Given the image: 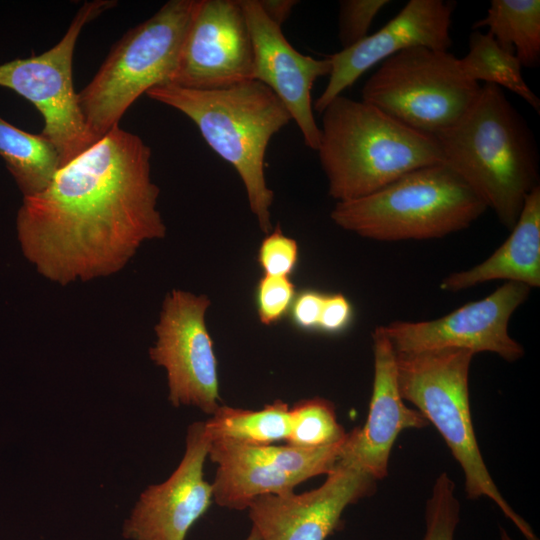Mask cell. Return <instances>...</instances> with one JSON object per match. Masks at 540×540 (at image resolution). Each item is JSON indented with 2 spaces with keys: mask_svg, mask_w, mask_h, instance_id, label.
Returning a JSON list of instances; mask_svg holds the SVG:
<instances>
[{
  "mask_svg": "<svg viewBox=\"0 0 540 540\" xmlns=\"http://www.w3.org/2000/svg\"><path fill=\"white\" fill-rule=\"evenodd\" d=\"M246 540H261L257 531L252 527L249 535L247 536Z\"/></svg>",
  "mask_w": 540,
  "mask_h": 540,
  "instance_id": "32",
  "label": "cell"
},
{
  "mask_svg": "<svg viewBox=\"0 0 540 540\" xmlns=\"http://www.w3.org/2000/svg\"><path fill=\"white\" fill-rule=\"evenodd\" d=\"M0 156L24 197L43 191L60 168L56 150L41 134L21 130L2 117Z\"/></svg>",
  "mask_w": 540,
  "mask_h": 540,
  "instance_id": "21",
  "label": "cell"
},
{
  "mask_svg": "<svg viewBox=\"0 0 540 540\" xmlns=\"http://www.w3.org/2000/svg\"><path fill=\"white\" fill-rule=\"evenodd\" d=\"M395 355L401 397L416 406L445 440L462 468L467 497L491 499L526 540H538L499 492L477 444L468 390L475 354L465 349H441Z\"/></svg>",
  "mask_w": 540,
  "mask_h": 540,
  "instance_id": "6",
  "label": "cell"
},
{
  "mask_svg": "<svg viewBox=\"0 0 540 540\" xmlns=\"http://www.w3.org/2000/svg\"><path fill=\"white\" fill-rule=\"evenodd\" d=\"M346 435L331 401L315 397L300 400L290 407L288 445L317 448L337 443Z\"/></svg>",
  "mask_w": 540,
  "mask_h": 540,
  "instance_id": "24",
  "label": "cell"
},
{
  "mask_svg": "<svg viewBox=\"0 0 540 540\" xmlns=\"http://www.w3.org/2000/svg\"><path fill=\"white\" fill-rule=\"evenodd\" d=\"M480 90L453 54L412 47L382 62L364 84L362 101L412 129L436 135L466 113Z\"/></svg>",
  "mask_w": 540,
  "mask_h": 540,
  "instance_id": "8",
  "label": "cell"
},
{
  "mask_svg": "<svg viewBox=\"0 0 540 540\" xmlns=\"http://www.w3.org/2000/svg\"><path fill=\"white\" fill-rule=\"evenodd\" d=\"M346 438L317 448L211 440L208 457L217 465L211 484L213 500L221 507L241 511L260 496L293 493L302 482L327 475L335 467Z\"/></svg>",
  "mask_w": 540,
  "mask_h": 540,
  "instance_id": "10",
  "label": "cell"
},
{
  "mask_svg": "<svg viewBox=\"0 0 540 540\" xmlns=\"http://www.w3.org/2000/svg\"><path fill=\"white\" fill-rule=\"evenodd\" d=\"M210 443L204 421L188 426L181 461L165 481L141 492L123 522L124 539L185 540L213 500L212 486L204 479Z\"/></svg>",
  "mask_w": 540,
  "mask_h": 540,
  "instance_id": "14",
  "label": "cell"
},
{
  "mask_svg": "<svg viewBox=\"0 0 540 540\" xmlns=\"http://www.w3.org/2000/svg\"><path fill=\"white\" fill-rule=\"evenodd\" d=\"M146 95L195 123L209 147L235 168L260 229L270 233L274 194L266 183L265 154L272 137L292 120L274 92L252 79L212 90L165 83Z\"/></svg>",
  "mask_w": 540,
  "mask_h": 540,
  "instance_id": "4",
  "label": "cell"
},
{
  "mask_svg": "<svg viewBox=\"0 0 540 540\" xmlns=\"http://www.w3.org/2000/svg\"><path fill=\"white\" fill-rule=\"evenodd\" d=\"M444 162L512 229L538 186V153L527 124L493 84L453 125L434 135Z\"/></svg>",
  "mask_w": 540,
  "mask_h": 540,
  "instance_id": "2",
  "label": "cell"
},
{
  "mask_svg": "<svg viewBox=\"0 0 540 540\" xmlns=\"http://www.w3.org/2000/svg\"><path fill=\"white\" fill-rule=\"evenodd\" d=\"M254 55L239 0H195L171 83L212 90L253 79Z\"/></svg>",
  "mask_w": 540,
  "mask_h": 540,
  "instance_id": "13",
  "label": "cell"
},
{
  "mask_svg": "<svg viewBox=\"0 0 540 540\" xmlns=\"http://www.w3.org/2000/svg\"><path fill=\"white\" fill-rule=\"evenodd\" d=\"M531 288L505 282L483 299L469 302L453 312L429 321H393L379 328L396 353L441 349L491 352L508 362L521 359L523 346L513 339L508 324Z\"/></svg>",
  "mask_w": 540,
  "mask_h": 540,
  "instance_id": "12",
  "label": "cell"
},
{
  "mask_svg": "<svg viewBox=\"0 0 540 540\" xmlns=\"http://www.w3.org/2000/svg\"><path fill=\"white\" fill-rule=\"evenodd\" d=\"M376 480L340 458L317 488L301 494L263 495L248 507L261 540H325L344 510L375 491Z\"/></svg>",
  "mask_w": 540,
  "mask_h": 540,
  "instance_id": "15",
  "label": "cell"
},
{
  "mask_svg": "<svg viewBox=\"0 0 540 540\" xmlns=\"http://www.w3.org/2000/svg\"><path fill=\"white\" fill-rule=\"evenodd\" d=\"M211 304L204 295L173 289L163 301L150 359L165 369L168 400L212 415L221 405L217 359L205 323Z\"/></svg>",
  "mask_w": 540,
  "mask_h": 540,
  "instance_id": "11",
  "label": "cell"
},
{
  "mask_svg": "<svg viewBox=\"0 0 540 540\" xmlns=\"http://www.w3.org/2000/svg\"><path fill=\"white\" fill-rule=\"evenodd\" d=\"M500 539L501 540H513L509 534L507 533L506 530H504L503 528H500Z\"/></svg>",
  "mask_w": 540,
  "mask_h": 540,
  "instance_id": "33",
  "label": "cell"
},
{
  "mask_svg": "<svg viewBox=\"0 0 540 540\" xmlns=\"http://www.w3.org/2000/svg\"><path fill=\"white\" fill-rule=\"evenodd\" d=\"M388 0L340 1L338 38L343 49L353 46L367 36L371 23Z\"/></svg>",
  "mask_w": 540,
  "mask_h": 540,
  "instance_id": "27",
  "label": "cell"
},
{
  "mask_svg": "<svg viewBox=\"0 0 540 540\" xmlns=\"http://www.w3.org/2000/svg\"><path fill=\"white\" fill-rule=\"evenodd\" d=\"M151 148L118 126L24 197L18 232L27 258L60 285L119 272L166 226L157 210Z\"/></svg>",
  "mask_w": 540,
  "mask_h": 540,
  "instance_id": "1",
  "label": "cell"
},
{
  "mask_svg": "<svg viewBox=\"0 0 540 540\" xmlns=\"http://www.w3.org/2000/svg\"><path fill=\"white\" fill-rule=\"evenodd\" d=\"M211 440L225 438L248 444L269 445L287 440L290 432V407L277 399L261 410L220 405L204 421Z\"/></svg>",
  "mask_w": 540,
  "mask_h": 540,
  "instance_id": "22",
  "label": "cell"
},
{
  "mask_svg": "<svg viewBox=\"0 0 540 540\" xmlns=\"http://www.w3.org/2000/svg\"><path fill=\"white\" fill-rule=\"evenodd\" d=\"M504 280L540 286V187L526 196L521 213L506 241L486 260L443 278L440 289L459 292L486 282Z\"/></svg>",
  "mask_w": 540,
  "mask_h": 540,
  "instance_id": "19",
  "label": "cell"
},
{
  "mask_svg": "<svg viewBox=\"0 0 540 540\" xmlns=\"http://www.w3.org/2000/svg\"><path fill=\"white\" fill-rule=\"evenodd\" d=\"M374 377L368 416L362 427L347 433L342 459L370 475L374 480L387 476L392 447L405 429L428 425L417 409L409 408L401 397L395 351L378 327L372 333Z\"/></svg>",
  "mask_w": 540,
  "mask_h": 540,
  "instance_id": "18",
  "label": "cell"
},
{
  "mask_svg": "<svg viewBox=\"0 0 540 540\" xmlns=\"http://www.w3.org/2000/svg\"><path fill=\"white\" fill-rule=\"evenodd\" d=\"M487 208L444 162L410 171L367 196L337 202L331 219L377 241L426 240L468 228Z\"/></svg>",
  "mask_w": 540,
  "mask_h": 540,
  "instance_id": "5",
  "label": "cell"
},
{
  "mask_svg": "<svg viewBox=\"0 0 540 540\" xmlns=\"http://www.w3.org/2000/svg\"><path fill=\"white\" fill-rule=\"evenodd\" d=\"M195 0H170L128 30L111 48L93 79L77 93L86 127L95 142L118 123L151 88L171 83Z\"/></svg>",
  "mask_w": 540,
  "mask_h": 540,
  "instance_id": "7",
  "label": "cell"
},
{
  "mask_svg": "<svg viewBox=\"0 0 540 540\" xmlns=\"http://www.w3.org/2000/svg\"><path fill=\"white\" fill-rule=\"evenodd\" d=\"M296 294L295 285L289 277L263 275L255 292L260 322L269 326L282 320L289 313Z\"/></svg>",
  "mask_w": 540,
  "mask_h": 540,
  "instance_id": "26",
  "label": "cell"
},
{
  "mask_svg": "<svg viewBox=\"0 0 540 540\" xmlns=\"http://www.w3.org/2000/svg\"><path fill=\"white\" fill-rule=\"evenodd\" d=\"M321 114L316 151L329 195L337 202L367 196L410 171L444 163L434 135L362 100L340 95Z\"/></svg>",
  "mask_w": 540,
  "mask_h": 540,
  "instance_id": "3",
  "label": "cell"
},
{
  "mask_svg": "<svg viewBox=\"0 0 540 540\" xmlns=\"http://www.w3.org/2000/svg\"><path fill=\"white\" fill-rule=\"evenodd\" d=\"M116 3L114 0L85 2L52 48L36 56L0 64V86L15 91L39 110L44 120L40 134L56 150L60 167L96 143L86 127L73 87V55L85 25Z\"/></svg>",
  "mask_w": 540,
  "mask_h": 540,
  "instance_id": "9",
  "label": "cell"
},
{
  "mask_svg": "<svg viewBox=\"0 0 540 540\" xmlns=\"http://www.w3.org/2000/svg\"><path fill=\"white\" fill-rule=\"evenodd\" d=\"M258 2L265 15L280 27L297 3L293 0H258Z\"/></svg>",
  "mask_w": 540,
  "mask_h": 540,
  "instance_id": "31",
  "label": "cell"
},
{
  "mask_svg": "<svg viewBox=\"0 0 540 540\" xmlns=\"http://www.w3.org/2000/svg\"><path fill=\"white\" fill-rule=\"evenodd\" d=\"M459 62L463 73L471 80L505 87L540 112V99L525 82L520 61L504 50L490 33L473 31L469 36L468 53Z\"/></svg>",
  "mask_w": 540,
  "mask_h": 540,
  "instance_id": "23",
  "label": "cell"
},
{
  "mask_svg": "<svg viewBox=\"0 0 540 540\" xmlns=\"http://www.w3.org/2000/svg\"><path fill=\"white\" fill-rule=\"evenodd\" d=\"M488 27L496 42L514 54L521 65L534 68L540 62V1L492 0L487 14L473 29Z\"/></svg>",
  "mask_w": 540,
  "mask_h": 540,
  "instance_id": "20",
  "label": "cell"
},
{
  "mask_svg": "<svg viewBox=\"0 0 540 540\" xmlns=\"http://www.w3.org/2000/svg\"><path fill=\"white\" fill-rule=\"evenodd\" d=\"M453 6L442 0H410L385 26L351 47L328 55L326 88L314 103L319 113L368 69L412 47L448 51Z\"/></svg>",
  "mask_w": 540,
  "mask_h": 540,
  "instance_id": "16",
  "label": "cell"
},
{
  "mask_svg": "<svg viewBox=\"0 0 540 540\" xmlns=\"http://www.w3.org/2000/svg\"><path fill=\"white\" fill-rule=\"evenodd\" d=\"M257 260L264 275L289 277L298 261L297 242L285 236L278 224L261 242Z\"/></svg>",
  "mask_w": 540,
  "mask_h": 540,
  "instance_id": "28",
  "label": "cell"
},
{
  "mask_svg": "<svg viewBox=\"0 0 540 540\" xmlns=\"http://www.w3.org/2000/svg\"><path fill=\"white\" fill-rule=\"evenodd\" d=\"M249 27L254 55L253 79L269 87L285 105L305 145L317 150L320 127L314 118L311 91L329 75L328 58L316 59L291 46L281 27L272 22L258 0H239Z\"/></svg>",
  "mask_w": 540,
  "mask_h": 540,
  "instance_id": "17",
  "label": "cell"
},
{
  "mask_svg": "<svg viewBox=\"0 0 540 540\" xmlns=\"http://www.w3.org/2000/svg\"><path fill=\"white\" fill-rule=\"evenodd\" d=\"M459 518L460 504L455 495V484L446 472H442L426 501L423 540H454Z\"/></svg>",
  "mask_w": 540,
  "mask_h": 540,
  "instance_id": "25",
  "label": "cell"
},
{
  "mask_svg": "<svg viewBox=\"0 0 540 540\" xmlns=\"http://www.w3.org/2000/svg\"><path fill=\"white\" fill-rule=\"evenodd\" d=\"M353 318V308L341 293L325 294L318 331L336 334L345 330Z\"/></svg>",
  "mask_w": 540,
  "mask_h": 540,
  "instance_id": "30",
  "label": "cell"
},
{
  "mask_svg": "<svg viewBox=\"0 0 540 540\" xmlns=\"http://www.w3.org/2000/svg\"><path fill=\"white\" fill-rule=\"evenodd\" d=\"M325 293L304 290L296 294L289 311L292 324L303 331H318Z\"/></svg>",
  "mask_w": 540,
  "mask_h": 540,
  "instance_id": "29",
  "label": "cell"
}]
</instances>
